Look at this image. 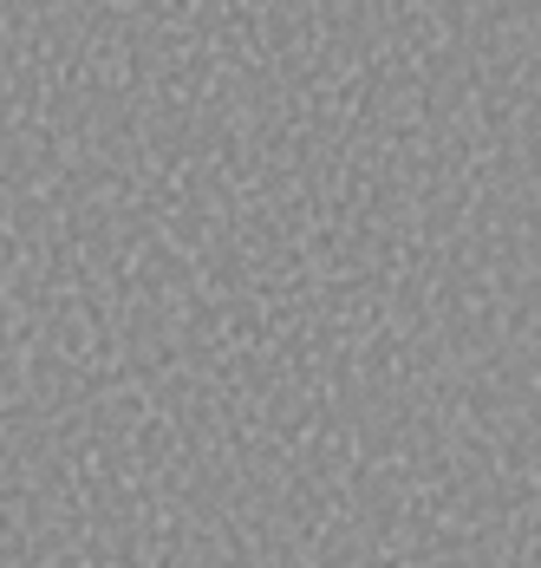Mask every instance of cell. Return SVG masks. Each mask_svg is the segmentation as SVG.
Wrapping results in <instances>:
<instances>
[]
</instances>
